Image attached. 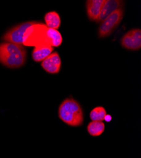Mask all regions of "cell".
<instances>
[{
    "mask_svg": "<svg viewBox=\"0 0 141 158\" xmlns=\"http://www.w3.org/2000/svg\"><path fill=\"white\" fill-rule=\"evenodd\" d=\"M105 128V123L102 122L92 121L89 123L87 130L89 135L93 137H97L101 135L104 132Z\"/></svg>",
    "mask_w": 141,
    "mask_h": 158,
    "instance_id": "12",
    "label": "cell"
},
{
    "mask_svg": "<svg viewBox=\"0 0 141 158\" xmlns=\"http://www.w3.org/2000/svg\"><path fill=\"white\" fill-rule=\"evenodd\" d=\"M27 51L23 45L11 43H0V63L9 69H18L25 64Z\"/></svg>",
    "mask_w": 141,
    "mask_h": 158,
    "instance_id": "2",
    "label": "cell"
},
{
    "mask_svg": "<svg viewBox=\"0 0 141 158\" xmlns=\"http://www.w3.org/2000/svg\"><path fill=\"white\" fill-rule=\"evenodd\" d=\"M123 13V8H120L115 10L101 23L98 29V36L99 38L106 37L113 32L122 20Z\"/></svg>",
    "mask_w": 141,
    "mask_h": 158,
    "instance_id": "4",
    "label": "cell"
},
{
    "mask_svg": "<svg viewBox=\"0 0 141 158\" xmlns=\"http://www.w3.org/2000/svg\"><path fill=\"white\" fill-rule=\"evenodd\" d=\"M37 22L29 21L20 23L8 31L2 37L5 42L23 45V35L27 29Z\"/></svg>",
    "mask_w": 141,
    "mask_h": 158,
    "instance_id": "5",
    "label": "cell"
},
{
    "mask_svg": "<svg viewBox=\"0 0 141 158\" xmlns=\"http://www.w3.org/2000/svg\"><path fill=\"white\" fill-rule=\"evenodd\" d=\"M107 114L105 108L97 106L94 108L90 113V118L92 121L102 122L105 120V118Z\"/></svg>",
    "mask_w": 141,
    "mask_h": 158,
    "instance_id": "13",
    "label": "cell"
},
{
    "mask_svg": "<svg viewBox=\"0 0 141 158\" xmlns=\"http://www.w3.org/2000/svg\"><path fill=\"white\" fill-rule=\"evenodd\" d=\"M44 20L48 27L58 30L61 25L60 15L56 11H49L45 15Z\"/></svg>",
    "mask_w": 141,
    "mask_h": 158,
    "instance_id": "11",
    "label": "cell"
},
{
    "mask_svg": "<svg viewBox=\"0 0 141 158\" xmlns=\"http://www.w3.org/2000/svg\"><path fill=\"white\" fill-rule=\"evenodd\" d=\"M111 119H112L111 116L110 115H109V114H106V116H105V120L106 122H110V121L111 120Z\"/></svg>",
    "mask_w": 141,
    "mask_h": 158,
    "instance_id": "14",
    "label": "cell"
},
{
    "mask_svg": "<svg viewBox=\"0 0 141 158\" xmlns=\"http://www.w3.org/2000/svg\"><path fill=\"white\" fill-rule=\"evenodd\" d=\"M123 2L120 0H105L96 22H102L115 10L123 8Z\"/></svg>",
    "mask_w": 141,
    "mask_h": 158,
    "instance_id": "8",
    "label": "cell"
},
{
    "mask_svg": "<svg viewBox=\"0 0 141 158\" xmlns=\"http://www.w3.org/2000/svg\"><path fill=\"white\" fill-rule=\"evenodd\" d=\"M54 50L51 46L35 48L32 51V58L36 62H41L48 57Z\"/></svg>",
    "mask_w": 141,
    "mask_h": 158,
    "instance_id": "10",
    "label": "cell"
},
{
    "mask_svg": "<svg viewBox=\"0 0 141 158\" xmlns=\"http://www.w3.org/2000/svg\"><path fill=\"white\" fill-rule=\"evenodd\" d=\"M62 42L61 34L58 30L50 29L46 24L37 22L25 32L23 46L35 48L59 47Z\"/></svg>",
    "mask_w": 141,
    "mask_h": 158,
    "instance_id": "1",
    "label": "cell"
},
{
    "mask_svg": "<svg viewBox=\"0 0 141 158\" xmlns=\"http://www.w3.org/2000/svg\"><path fill=\"white\" fill-rule=\"evenodd\" d=\"M105 0H88L86 2L87 14L89 20L97 21Z\"/></svg>",
    "mask_w": 141,
    "mask_h": 158,
    "instance_id": "9",
    "label": "cell"
},
{
    "mask_svg": "<svg viewBox=\"0 0 141 158\" xmlns=\"http://www.w3.org/2000/svg\"><path fill=\"white\" fill-rule=\"evenodd\" d=\"M43 69L51 74H56L60 72L61 66V60L58 52H52L41 63Z\"/></svg>",
    "mask_w": 141,
    "mask_h": 158,
    "instance_id": "7",
    "label": "cell"
},
{
    "mask_svg": "<svg viewBox=\"0 0 141 158\" xmlns=\"http://www.w3.org/2000/svg\"><path fill=\"white\" fill-rule=\"evenodd\" d=\"M60 119L71 127H79L84 122V112L81 104L72 98H66L58 108Z\"/></svg>",
    "mask_w": 141,
    "mask_h": 158,
    "instance_id": "3",
    "label": "cell"
},
{
    "mask_svg": "<svg viewBox=\"0 0 141 158\" xmlns=\"http://www.w3.org/2000/svg\"><path fill=\"white\" fill-rule=\"evenodd\" d=\"M122 46L129 50H139L141 48V30L134 29L127 32L121 39Z\"/></svg>",
    "mask_w": 141,
    "mask_h": 158,
    "instance_id": "6",
    "label": "cell"
}]
</instances>
